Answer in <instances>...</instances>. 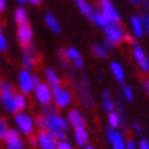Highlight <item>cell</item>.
<instances>
[{
  "mask_svg": "<svg viewBox=\"0 0 149 149\" xmlns=\"http://www.w3.org/2000/svg\"><path fill=\"white\" fill-rule=\"evenodd\" d=\"M17 37H18L19 45L22 48V51H29L32 48V40H33V29L29 23L25 25H19L17 29Z\"/></svg>",
  "mask_w": 149,
  "mask_h": 149,
  "instance_id": "cell-1",
  "label": "cell"
},
{
  "mask_svg": "<svg viewBox=\"0 0 149 149\" xmlns=\"http://www.w3.org/2000/svg\"><path fill=\"white\" fill-rule=\"evenodd\" d=\"M105 36H107V40L112 44V45H118L120 44L125 38V32L122 30V27L119 26L118 23L111 22L108 26L105 27Z\"/></svg>",
  "mask_w": 149,
  "mask_h": 149,
  "instance_id": "cell-2",
  "label": "cell"
},
{
  "mask_svg": "<svg viewBox=\"0 0 149 149\" xmlns=\"http://www.w3.org/2000/svg\"><path fill=\"white\" fill-rule=\"evenodd\" d=\"M133 55H134L137 63L140 66L141 71L145 72V74H148L149 72V60H148V58H146V55H145L144 49H142L137 42H134V47H133Z\"/></svg>",
  "mask_w": 149,
  "mask_h": 149,
  "instance_id": "cell-3",
  "label": "cell"
},
{
  "mask_svg": "<svg viewBox=\"0 0 149 149\" xmlns=\"http://www.w3.org/2000/svg\"><path fill=\"white\" fill-rule=\"evenodd\" d=\"M15 122H17L19 129L26 136H32L33 134V120L30 119L29 115H26V113H17L15 115Z\"/></svg>",
  "mask_w": 149,
  "mask_h": 149,
  "instance_id": "cell-4",
  "label": "cell"
},
{
  "mask_svg": "<svg viewBox=\"0 0 149 149\" xmlns=\"http://www.w3.org/2000/svg\"><path fill=\"white\" fill-rule=\"evenodd\" d=\"M38 144L41 145V149H56V138L49 131L41 130L38 133Z\"/></svg>",
  "mask_w": 149,
  "mask_h": 149,
  "instance_id": "cell-5",
  "label": "cell"
},
{
  "mask_svg": "<svg viewBox=\"0 0 149 149\" xmlns=\"http://www.w3.org/2000/svg\"><path fill=\"white\" fill-rule=\"evenodd\" d=\"M36 97L42 105H48L51 103V91L45 84H40L36 86Z\"/></svg>",
  "mask_w": 149,
  "mask_h": 149,
  "instance_id": "cell-6",
  "label": "cell"
},
{
  "mask_svg": "<svg viewBox=\"0 0 149 149\" xmlns=\"http://www.w3.org/2000/svg\"><path fill=\"white\" fill-rule=\"evenodd\" d=\"M19 86L23 93H30V91L33 89V78L27 72V70H23L19 74Z\"/></svg>",
  "mask_w": 149,
  "mask_h": 149,
  "instance_id": "cell-7",
  "label": "cell"
},
{
  "mask_svg": "<svg viewBox=\"0 0 149 149\" xmlns=\"http://www.w3.org/2000/svg\"><path fill=\"white\" fill-rule=\"evenodd\" d=\"M101 7H103V13L108 17L111 22L119 23L120 17H119V14L115 11V8H113V6L111 4V1H109V0H108V1H105V3H103V4H101Z\"/></svg>",
  "mask_w": 149,
  "mask_h": 149,
  "instance_id": "cell-8",
  "label": "cell"
},
{
  "mask_svg": "<svg viewBox=\"0 0 149 149\" xmlns=\"http://www.w3.org/2000/svg\"><path fill=\"white\" fill-rule=\"evenodd\" d=\"M68 120L72 126L78 129V127H85V119L81 113L78 112V109H71L68 112Z\"/></svg>",
  "mask_w": 149,
  "mask_h": 149,
  "instance_id": "cell-9",
  "label": "cell"
},
{
  "mask_svg": "<svg viewBox=\"0 0 149 149\" xmlns=\"http://www.w3.org/2000/svg\"><path fill=\"white\" fill-rule=\"evenodd\" d=\"M92 21H95L99 26L104 27V29L111 23V21H109L108 17H107L103 11H100V10H93V18H92Z\"/></svg>",
  "mask_w": 149,
  "mask_h": 149,
  "instance_id": "cell-10",
  "label": "cell"
},
{
  "mask_svg": "<svg viewBox=\"0 0 149 149\" xmlns=\"http://www.w3.org/2000/svg\"><path fill=\"white\" fill-rule=\"evenodd\" d=\"M26 107V101H25V97L19 93H14V108H13V112L17 115L21 111H23Z\"/></svg>",
  "mask_w": 149,
  "mask_h": 149,
  "instance_id": "cell-11",
  "label": "cell"
},
{
  "mask_svg": "<svg viewBox=\"0 0 149 149\" xmlns=\"http://www.w3.org/2000/svg\"><path fill=\"white\" fill-rule=\"evenodd\" d=\"M15 93V92H14ZM14 93H10V92H4V93H0V101L3 104L7 111H13L14 108V97L13 95Z\"/></svg>",
  "mask_w": 149,
  "mask_h": 149,
  "instance_id": "cell-12",
  "label": "cell"
},
{
  "mask_svg": "<svg viewBox=\"0 0 149 149\" xmlns=\"http://www.w3.org/2000/svg\"><path fill=\"white\" fill-rule=\"evenodd\" d=\"M131 27H133L134 36L137 38H141L142 34H144V29H142V25H141L140 17H131Z\"/></svg>",
  "mask_w": 149,
  "mask_h": 149,
  "instance_id": "cell-13",
  "label": "cell"
},
{
  "mask_svg": "<svg viewBox=\"0 0 149 149\" xmlns=\"http://www.w3.org/2000/svg\"><path fill=\"white\" fill-rule=\"evenodd\" d=\"M70 100H71L70 93H68V92H66V91H63L60 95L58 96V97H56V107H58L59 109L64 108V107L70 103Z\"/></svg>",
  "mask_w": 149,
  "mask_h": 149,
  "instance_id": "cell-14",
  "label": "cell"
},
{
  "mask_svg": "<svg viewBox=\"0 0 149 149\" xmlns=\"http://www.w3.org/2000/svg\"><path fill=\"white\" fill-rule=\"evenodd\" d=\"M14 19H15V22L18 23V26H19V25L27 23L29 17H27V13L23 8H17L15 10V14H14Z\"/></svg>",
  "mask_w": 149,
  "mask_h": 149,
  "instance_id": "cell-15",
  "label": "cell"
},
{
  "mask_svg": "<svg viewBox=\"0 0 149 149\" xmlns=\"http://www.w3.org/2000/svg\"><path fill=\"white\" fill-rule=\"evenodd\" d=\"M111 71H112V74L115 75V78H116L118 81L123 82V79H125V71H123L120 64L116 63V62H112L111 63Z\"/></svg>",
  "mask_w": 149,
  "mask_h": 149,
  "instance_id": "cell-16",
  "label": "cell"
},
{
  "mask_svg": "<svg viewBox=\"0 0 149 149\" xmlns=\"http://www.w3.org/2000/svg\"><path fill=\"white\" fill-rule=\"evenodd\" d=\"M45 23H47V26L49 27L52 32H55V33L60 32V26H59L58 21H56V18H55L52 14H47L45 15Z\"/></svg>",
  "mask_w": 149,
  "mask_h": 149,
  "instance_id": "cell-17",
  "label": "cell"
},
{
  "mask_svg": "<svg viewBox=\"0 0 149 149\" xmlns=\"http://www.w3.org/2000/svg\"><path fill=\"white\" fill-rule=\"evenodd\" d=\"M75 141L78 145H86L88 142V134L84 127H78L75 129Z\"/></svg>",
  "mask_w": 149,
  "mask_h": 149,
  "instance_id": "cell-18",
  "label": "cell"
},
{
  "mask_svg": "<svg viewBox=\"0 0 149 149\" xmlns=\"http://www.w3.org/2000/svg\"><path fill=\"white\" fill-rule=\"evenodd\" d=\"M75 3L78 4V7H79V10H81L82 13L85 14L86 17H89V18H93V10L91 8V6L86 3L85 0H75Z\"/></svg>",
  "mask_w": 149,
  "mask_h": 149,
  "instance_id": "cell-19",
  "label": "cell"
},
{
  "mask_svg": "<svg viewBox=\"0 0 149 149\" xmlns=\"http://www.w3.org/2000/svg\"><path fill=\"white\" fill-rule=\"evenodd\" d=\"M3 138H4V141L7 142V145H10V144H13V142H15V141L19 140V134H18V131L17 130L8 129V130L6 131V134H4Z\"/></svg>",
  "mask_w": 149,
  "mask_h": 149,
  "instance_id": "cell-20",
  "label": "cell"
},
{
  "mask_svg": "<svg viewBox=\"0 0 149 149\" xmlns=\"http://www.w3.org/2000/svg\"><path fill=\"white\" fill-rule=\"evenodd\" d=\"M45 75H47V78H48V82H49L54 88H55V86H60V81H59L56 72H55L52 68H47V70H45Z\"/></svg>",
  "mask_w": 149,
  "mask_h": 149,
  "instance_id": "cell-21",
  "label": "cell"
},
{
  "mask_svg": "<svg viewBox=\"0 0 149 149\" xmlns=\"http://www.w3.org/2000/svg\"><path fill=\"white\" fill-rule=\"evenodd\" d=\"M113 144V149H126V146H125V142H123V137L120 133H118V131H115V134H113V138L112 141H111Z\"/></svg>",
  "mask_w": 149,
  "mask_h": 149,
  "instance_id": "cell-22",
  "label": "cell"
},
{
  "mask_svg": "<svg viewBox=\"0 0 149 149\" xmlns=\"http://www.w3.org/2000/svg\"><path fill=\"white\" fill-rule=\"evenodd\" d=\"M36 125L40 127L41 130H48L49 126V119L45 115H37L36 116Z\"/></svg>",
  "mask_w": 149,
  "mask_h": 149,
  "instance_id": "cell-23",
  "label": "cell"
},
{
  "mask_svg": "<svg viewBox=\"0 0 149 149\" xmlns=\"http://www.w3.org/2000/svg\"><path fill=\"white\" fill-rule=\"evenodd\" d=\"M103 107L105 111H112L113 109V103H112V100H111V97H109V93L107 91L103 93Z\"/></svg>",
  "mask_w": 149,
  "mask_h": 149,
  "instance_id": "cell-24",
  "label": "cell"
},
{
  "mask_svg": "<svg viewBox=\"0 0 149 149\" xmlns=\"http://www.w3.org/2000/svg\"><path fill=\"white\" fill-rule=\"evenodd\" d=\"M92 51H93V54H95L96 56H99V58H105V56H107V49H105L103 45L95 44V45L92 47Z\"/></svg>",
  "mask_w": 149,
  "mask_h": 149,
  "instance_id": "cell-25",
  "label": "cell"
},
{
  "mask_svg": "<svg viewBox=\"0 0 149 149\" xmlns=\"http://www.w3.org/2000/svg\"><path fill=\"white\" fill-rule=\"evenodd\" d=\"M108 120H109V125L113 127V129H116V127H119V125H120V119H119V115L115 112H109V116H108Z\"/></svg>",
  "mask_w": 149,
  "mask_h": 149,
  "instance_id": "cell-26",
  "label": "cell"
},
{
  "mask_svg": "<svg viewBox=\"0 0 149 149\" xmlns=\"http://www.w3.org/2000/svg\"><path fill=\"white\" fill-rule=\"evenodd\" d=\"M58 58H59L60 63L63 64V66H67V64H68V60H70V58H68L67 51H66V49L60 48V49L58 51Z\"/></svg>",
  "mask_w": 149,
  "mask_h": 149,
  "instance_id": "cell-27",
  "label": "cell"
},
{
  "mask_svg": "<svg viewBox=\"0 0 149 149\" xmlns=\"http://www.w3.org/2000/svg\"><path fill=\"white\" fill-rule=\"evenodd\" d=\"M140 21H141V25H142V29H144V33L149 34V15L148 14L140 15Z\"/></svg>",
  "mask_w": 149,
  "mask_h": 149,
  "instance_id": "cell-28",
  "label": "cell"
},
{
  "mask_svg": "<svg viewBox=\"0 0 149 149\" xmlns=\"http://www.w3.org/2000/svg\"><path fill=\"white\" fill-rule=\"evenodd\" d=\"M7 130H8V123H7V120H6L4 118L0 116V140L4 137Z\"/></svg>",
  "mask_w": 149,
  "mask_h": 149,
  "instance_id": "cell-29",
  "label": "cell"
},
{
  "mask_svg": "<svg viewBox=\"0 0 149 149\" xmlns=\"http://www.w3.org/2000/svg\"><path fill=\"white\" fill-rule=\"evenodd\" d=\"M123 95H125V97H126L129 101H133V100H134V93H133L130 86H127V85L123 86Z\"/></svg>",
  "mask_w": 149,
  "mask_h": 149,
  "instance_id": "cell-30",
  "label": "cell"
},
{
  "mask_svg": "<svg viewBox=\"0 0 149 149\" xmlns=\"http://www.w3.org/2000/svg\"><path fill=\"white\" fill-rule=\"evenodd\" d=\"M7 48H8V42H7L4 34L1 32V27H0V51L4 52V51H7Z\"/></svg>",
  "mask_w": 149,
  "mask_h": 149,
  "instance_id": "cell-31",
  "label": "cell"
},
{
  "mask_svg": "<svg viewBox=\"0 0 149 149\" xmlns=\"http://www.w3.org/2000/svg\"><path fill=\"white\" fill-rule=\"evenodd\" d=\"M67 55H68V58H70V59H74V60H75V59H79V58H81V54H79V52H78L75 48H70V49L67 51Z\"/></svg>",
  "mask_w": 149,
  "mask_h": 149,
  "instance_id": "cell-32",
  "label": "cell"
},
{
  "mask_svg": "<svg viewBox=\"0 0 149 149\" xmlns=\"http://www.w3.org/2000/svg\"><path fill=\"white\" fill-rule=\"evenodd\" d=\"M8 149H23V145L21 142V140H18V141H15V142H13V144H10Z\"/></svg>",
  "mask_w": 149,
  "mask_h": 149,
  "instance_id": "cell-33",
  "label": "cell"
},
{
  "mask_svg": "<svg viewBox=\"0 0 149 149\" xmlns=\"http://www.w3.org/2000/svg\"><path fill=\"white\" fill-rule=\"evenodd\" d=\"M138 149H149V141L146 140V138H141Z\"/></svg>",
  "mask_w": 149,
  "mask_h": 149,
  "instance_id": "cell-34",
  "label": "cell"
},
{
  "mask_svg": "<svg viewBox=\"0 0 149 149\" xmlns=\"http://www.w3.org/2000/svg\"><path fill=\"white\" fill-rule=\"evenodd\" d=\"M126 149H138V146L136 145V142L133 140H129L126 144Z\"/></svg>",
  "mask_w": 149,
  "mask_h": 149,
  "instance_id": "cell-35",
  "label": "cell"
},
{
  "mask_svg": "<svg viewBox=\"0 0 149 149\" xmlns=\"http://www.w3.org/2000/svg\"><path fill=\"white\" fill-rule=\"evenodd\" d=\"M63 92V89H62V86H55L54 88V91H52V93H54V96L55 97H58L60 93Z\"/></svg>",
  "mask_w": 149,
  "mask_h": 149,
  "instance_id": "cell-36",
  "label": "cell"
},
{
  "mask_svg": "<svg viewBox=\"0 0 149 149\" xmlns=\"http://www.w3.org/2000/svg\"><path fill=\"white\" fill-rule=\"evenodd\" d=\"M58 149H72L67 142H59L58 144Z\"/></svg>",
  "mask_w": 149,
  "mask_h": 149,
  "instance_id": "cell-37",
  "label": "cell"
},
{
  "mask_svg": "<svg viewBox=\"0 0 149 149\" xmlns=\"http://www.w3.org/2000/svg\"><path fill=\"white\" fill-rule=\"evenodd\" d=\"M133 126H134V130H136L137 134H141V133H142V127H141V125L138 122H134Z\"/></svg>",
  "mask_w": 149,
  "mask_h": 149,
  "instance_id": "cell-38",
  "label": "cell"
},
{
  "mask_svg": "<svg viewBox=\"0 0 149 149\" xmlns=\"http://www.w3.org/2000/svg\"><path fill=\"white\" fill-rule=\"evenodd\" d=\"M113 134H115V131H113V130H111V129H108V130H107V138H108V141H109V142L112 141V138H113Z\"/></svg>",
  "mask_w": 149,
  "mask_h": 149,
  "instance_id": "cell-39",
  "label": "cell"
},
{
  "mask_svg": "<svg viewBox=\"0 0 149 149\" xmlns=\"http://www.w3.org/2000/svg\"><path fill=\"white\" fill-rule=\"evenodd\" d=\"M144 89H145V92L149 95V78H145L144 79Z\"/></svg>",
  "mask_w": 149,
  "mask_h": 149,
  "instance_id": "cell-40",
  "label": "cell"
},
{
  "mask_svg": "<svg viewBox=\"0 0 149 149\" xmlns=\"http://www.w3.org/2000/svg\"><path fill=\"white\" fill-rule=\"evenodd\" d=\"M84 66V62H82V59H75V67H82Z\"/></svg>",
  "mask_w": 149,
  "mask_h": 149,
  "instance_id": "cell-41",
  "label": "cell"
},
{
  "mask_svg": "<svg viewBox=\"0 0 149 149\" xmlns=\"http://www.w3.org/2000/svg\"><path fill=\"white\" fill-rule=\"evenodd\" d=\"M6 8V0H0V13H3Z\"/></svg>",
  "mask_w": 149,
  "mask_h": 149,
  "instance_id": "cell-42",
  "label": "cell"
},
{
  "mask_svg": "<svg viewBox=\"0 0 149 149\" xmlns=\"http://www.w3.org/2000/svg\"><path fill=\"white\" fill-rule=\"evenodd\" d=\"M142 1V4H144L145 8H149V3H148V0H141Z\"/></svg>",
  "mask_w": 149,
  "mask_h": 149,
  "instance_id": "cell-43",
  "label": "cell"
},
{
  "mask_svg": "<svg viewBox=\"0 0 149 149\" xmlns=\"http://www.w3.org/2000/svg\"><path fill=\"white\" fill-rule=\"evenodd\" d=\"M30 1H32L34 6H40L41 4V0H30Z\"/></svg>",
  "mask_w": 149,
  "mask_h": 149,
  "instance_id": "cell-44",
  "label": "cell"
},
{
  "mask_svg": "<svg viewBox=\"0 0 149 149\" xmlns=\"http://www.w3.org/2000/svg\"><path fill=\"white\" fill-rule=\"evenodd\" d=\"M97 1H99L100 4H103V3H105V1H108V0H97Z\"/></svg>",
  "mask_w": 149,
  "mask_h": 149,
  "instance_id": "cell-45",
  "label": "cell"
},
{
  "mask_svg": "<svg viewBox=\"0 0 149 149\" xmlns=\"http://www.w3.org/2000/svg\"><path fill=\"white\" fill-rule=\"evenodd\" d=\"M129 1H131V3H134V4H136V3H138L140 0H129Z\"/></svg>",
  "mask_w": 149,
  "mask_h": 149,
  "instance_id": "cell-46",
  "label": "cell"
},
{
  "mask_svg": "<svg viewBox=\"0 0 149 149\" xmlns=\"http://www.w3.org/2000/svg\"><path fill=\"white\" fill-rule=\"evenodd\" d=\"M19 3H25V1H26V0H18Z\"/></svg>",
  "mask_w": 149,
  "mask_h": 149,
  "instance_id": "cell-47",
  "label": "cell"
},
{
  "mask_svg": "<svg viewBox=\"0 0 149 149\" xmlns=\"http://www.w3.org/2000/svg\"><path fill=\"white\" fill-rule=\"evenodd\" d=\"M86 149H93V148H92V146H88V148H86Z\"/></svg>",
  "mask_w": 149,
  "mask_h": 149,
  "instance_id": "cell-48",
  "label": "cell"
},
{
  "mask_svg": "<svg viewBox=\"0 0 149 149\" xmlns=\"http://www.w3.org/2000/svg\"><path fill=\"white\" fill-rule=\"evenodd\" d=\"M148 60H149V59H148Z\"/></svg>",
  "mask_w": 149,
  "mask_h": 149,
  "instance_id": "cell-49",
  "label": "cell"
}]
</instances>
